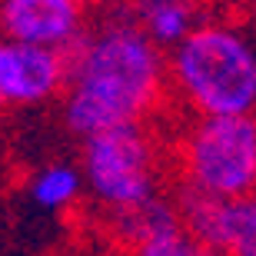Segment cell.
I'll return each instance as SVG.
<instances>
[{
  "mask_svg": "<svg viewBox=\"0 0 256 256\" xmlns=\"http://www.w3.org/2000/svg\"><path fill=\"white\" fill-rule=\"evenodd\" d=\"M170 106L166 54L153 44L126 7L100 10L66 54V90L60 116L84 143L116 126H146Z\"/></svg>",
  "mask_w": 256,
  "mask_h": 256,
  "instance_id": "obj_1",
  "label": "cell"
},
{
  "mask_svg": "<svg viewBox=\"0 0 256 256\" xmlns=\"http://www.w3.org/2000/svg\"><path fill=\"white\" fill-rule=\"evenodd\" d=\"M170 106L183 120L256 116V30L243 17L206 10L166 54Z\"/></svg>",
  "mask_w": 256,
  "mask_h": 256,
  "instance_id": "obj_2",
  "label": "cell"
},
{
  "mask_svg": "<svg viewBox=\"0 0 256 256\" xmlns=\"http://www.w3.org/2000/svg\"><path fill=\"white\" fill-rule=\"evenodd\" d=\"M86 196L104 216L150 206L170 193V153L156 124L116 126L80 143Z\"/></svg>",
  "mask_w": 256,
  "mask_h": 256,
  "instance_id": "obj_3",
  "label": "cell"
},
{
  "mask_svg": "<svg viewBox=\"0 0 256 256\" xmlns=\"http://www.w3.org/2000/svg\"><path fill=\"white\" fill-rule=\"evenodd\" d=\"M170 180L213 200L256 196V116L183 120L166 140Z\"/></svg>",
  "mask_w": 256,
  "mask_h": 256,
  "instance_id": "obj_4",
  "label": "cell"
},
{
  "mask_svg": "<svg viewBox=\"0 0 256 256\" xmlns=\"http://www.w3.org/2000/svg\"><path fill=\"white\" fill-rule=\"evenodd\" d=\"M80 0H0V37L27 47L70 54L94 24Z\"/></svg>",
  "mask_w": 256,
  "mask_h": 256,
  "instance_id": "obj_5",
  "label": "cell"
},
{
  "mask_svg": "<svg viewBox=\"0 0 256 256\" xmlns=\"http://www.w3.org/2000/svg\"><path fill=\"white\" fill-rule=\"evenodd\" d=\"M66 90V54L27 47L0 37V114L34 110L60 100Z\"/></svg>",
  "mask_w": 256,
  "mask_h": 256,
  "instance_id": "obj_6",
  "label": "cell"
},
{
  "mask_svg": "<svg viewBox=\"0 0 256 256\" xmlns=\"http://www.w3.org/2000/svg\"><path fill=\"white\" fill-rule=\"evenodd\" d=\"M130 14L143 34L163 54H170L196 30L206 10L196 4H186V0H143V4H130Z\"/></svg>",
  "mask_w": 256,
  "mask_h": 256,
  "instance_id": "obj_7",
  "label": "cell"
},
{
  "mask_svg": "<svg viewBox=\"0 0 256 256\" xmlns=\"http://www.w3.org/2000/svg\"><path fill=\"white\" fill-rule=\"evenodd\" d=\"M173 230H180V220H176L170 193L153 200L150 206L130 210V213H120V216H106V236L114 240L116 250L126 256H133L150 240L163 236V233H173Z\"/></svg>",
  "mask_w": 256,
  "mask_h": 256,
  "instance_id": "obj_8",
  "label": "cell"
},
{
  "mask_svg": "<svg viewBox=\"0 0 256 256\" xmlns=\"http://www.w3.org/2000/svg\"><path fill=\"white\" fill-rule=\"evenodd\" d=\"M24 190H27L30 203L44 213H66L86 196L80 163L70 160H50L37 170H30Z\"/></svg>",
  "mask_w": 256,
  "mask_h": 256,
  "instance_id": "obj_9",
  "label": "cell"
},
{
  "mask_svg": "<svg viewBox=\"0 0 256 256\" xmlns=\"http://www.w3.org/2000/svg\"><path fill=\"white\" fill-rule=\"evenodd\" d=\"M213 250L223 256H256V196L220 206Z\"/></svg>",
  "mask_w": 256,
  "mask_h": 256,
  "instance_id": "obj_10",
  "label": "cell"
},
{
  "mask_svg": "<svg viewBox=\"0 0 256 256\" xmlns=\"http://www.w3.org/2000/svg\"><path fill=\"white\" fill-rule=\"evenodd\" d=\"M133 256H223V253L196 243V240L186 236L183 230H173V233H163V236L150 240L146 246H140Z\"/></svg>",
  "mask_w": 256,
  "mask_h": 256,
  "instance_id": "obj_11",
  "label": "cell"
},
{
  "mask_svg": "<svg viewBox=\"0 0 256 256\" xmlns=\"http://www.w3.org/2000/svg\"><path fill=\"white\" fill-rule=\"evenodd\" d=\"M114 256H126V253H114Z\"/></svg>",
  "mask_w": 256,
  "mask_h": 256,
  "instance_id": "obj_12",
  "label": "cell"
}]
</instances>
